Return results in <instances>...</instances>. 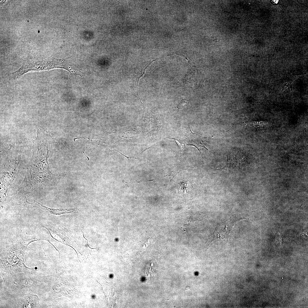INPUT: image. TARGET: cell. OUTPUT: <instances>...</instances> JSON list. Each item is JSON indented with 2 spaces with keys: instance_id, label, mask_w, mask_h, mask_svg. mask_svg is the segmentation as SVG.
I'll use <instances>...</instances> for the list:
<instances>
[{
  "instance_id": "6da1fadb",
  "label": "cell",
  "mask_w": 308,
  "mask_h": 308,
  "mask_svg": "<svg viewBox=\"0 0 308 308\" xmlns=\"http://www.w3.org/2000/svg\"><path fill=\"white\" fill-rule=\"evenodd\" d=\"M189 134L187 135L186 136L179 137L173 139L180 143L186 144L187 145L194 146L198 150L202 156V153L199 148L201 146L208 150V149L203 144V143L204 141L208 142L206 140L207 137H201L198 134L193 133L191 130Z\"/></svg>"
},
{
  "instance_id": "7a4b0ae2",
  "label": "cell",
  "mask_w": 308,
  "mask_h": 308,
  "mask_svg": "<svg viewBox=\"0 0 308 308\" xmlns=\"http://www.w3.org/2000/svg\"><path fill=\"white\" fill-rule=\"evenodd\" d=\"M236 216L220 224L214 234V239H227L228 238L230 231L234 224L238 220Z\"/></svg>"
},
{
  "instance_id": "3957f363",
  "label": "cell",
  "mask_w": 308,
  "mask_h": 308,
  "mask_svg": "<svg viewBox=\"0 0 308 308\" xmlns=\"http://www.w3.org/2000/svg\"><path fill=\"white\" fill-rule=\"evenodd\" d=\"M46 210L51 214L56 215L73 213L81 210L75 208L51 209L46 208Z\"/></svg>"
},
{
  "instance_id": "277c9868",
  "label": "cell",
  "mask_w": 308,
  "mask_h": 308,
  "mask_svg": "<svg viewBox=\"0 0 308 308\" xmlns=\"http://www.w3.org/2000/svg\"><path fill=\"white\" fill-rule=\"evenodd\" d=\"M189 103V101L188 100L186 99L183 100L177 105V108L178 109H182L188 106Z\"/></svg>"
},
{
  "instance_id": "5b68a950",
  "label": "cell",
  "mask_w": 308,
  "mask_h": 308,
  "mask_svg": "<svg viewBox=\"0 0 308 308\" xmlns=\"http://www.w3.org/2000/svg\"><path fill=\"white\" fill-rule=\"evenodd\" d=\"M282 235H280L279 233L276 235L275 240L277 242H279V243L281 244L282 242Z\"/></svg>"
},
{
  "instance_id": "8992f818",
  "label": "cell",
  "mask_w": 308,
  "mask_h": 308,
  "mask_svg": "<svg viewBox=\"0 0 308 308\" xmlns=\"http://www.w3.org/2000/svg\"><path fill=\"white\" fill-rule=\"evenodd\" d=\"M278 1H279L278 0H272V2H273V4H277V3H278Z\"/></svg>"
}]
</instances>
